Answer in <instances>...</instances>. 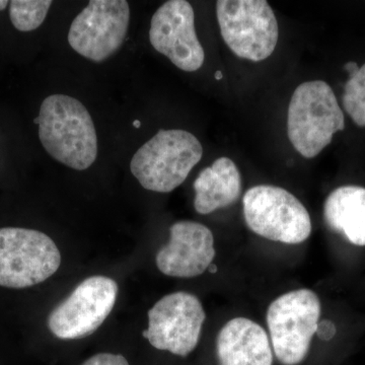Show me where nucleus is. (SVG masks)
Instances as JSON below:
<instances>
[{
	"mask_svg": "<svg viewBox=\"0 0 365 365\" xmlns=\"http://www.w3.org/2000/svg\"><path fill=\"white\" fill-rule=\"evenodd\" d=\"M316 334L319 339L331 340L336 335V327L334 325L333 322L329 321V319H324V321L319 322Z\"/></svg>",
	"mask_w": 365,
	"mask_h": 365,
	"instance_id": "nucleus-19",
	"label": "nucleus"
},
{
	"mask_svg": "<svg viewBox=\"0 0 365 365\" xmlns=\"http://www.w3.org/2000/svg\"><path fill=\"white\" fill-rule=\"evenodd\" d=\"M170 242L158 252L155 262L165 275L193 278L201 275L215 257V237L206 225L181 220L170 228Z\"/></svg>",
	"mask_w": 365,
	"mask_h": 365,
	"instance_id": "nucleus-12",
	"label": "nucleus"
},
{
	"mask_svg": "<svg viewBox=\"0 0 365 365\" xmlns=\"http://www.w3.org/2000/svg\"><path fill=\"white\" fill-rule=\"evenodd\" d=\"M194 207L200 215H209L232 205L242 193V176L237 165L228 158H220L201 170L195 182Z\"/></svg>",
	"mask_w": 365,
	"mask_h": 365,
	"instance_id": "nucleus-14",
	"label": "nucleus"
},
{
	"mask_svg": "<svg viewBox=\"0 0 365 365\" xmlns=\"http://www.w3.org/2000/svg\"><path fill=\"white\" fill-rule=\"evenodd\" d=\"M215 78L217 79V81H220V79L222 78V73L220 71H216L215 72Z\"/></svg>",
	"mask_w": 365,
	"mask_h": 365,
	"instance_id": "nucleus-23",
	"label": "nucleus"
},
{
	"mask_svg": "<svg viewBox=\"0 0 365 365\" xmlns=\"http://www.w3.org/2000/svg\"><path fill=\"white\" fill-rule=\"evenodd\" d=\"M216 353L220 365H272L270 338L252 319L235 318L228 321L216 339Z\"/></svg>",
	"mask_w": 365,
	"mask_h": 365,
	"instance_id": "nucleus-13",
	"label": "nucleus"
},
{
	"mask_svg": "<svg viewBox=\"0 0 365 365\" xmlns=\"http://www.w3.org/2000/svg\"><path fill=\"white\" fill-rule=\"evenodd\" d=\"M119 287L106 276L86 278L48 317L53 335L62 340L81 339L91 335L111 314Z\"/></svg>",
	"mask_w": 365,
	"mask_h": 365,
	"instance_id": "nucleus-9",
	"label": "nucleus"
},
{
	"mask_svg": "<svg viewBox=\"0 0 365 365\" xmlns=\"http://www.w3.org/2000/svg\"><path fill=\"white\" fill-rule=\"evenodd\" d=\"M130 21L125 0H91L72 21L68 43L85 58L103 62L122 47Z\"/></svg>",
	"mask_w": 365,
	"mask_h": 365,
	"instance_id": "nucleus-10",
	"label": "nucleus"
},
{
	"mask_svg": "<svg viewBox=\"0 0 365 365\" xmlns=\"http://www.w3.org/2000/svg\"><path fill=\"white\" fill-rule=\"evenodd\" d=\"M9 4V2L6 1V0H0V11H4Z\"/></svg>",
	"mask_w": 365,
	"mask_h": 365,
	"instance_id": "nucleus-22",
	"label": "nucleus"
},
{
	"mask_svg": "<svg viewBox=\"0 0 365 365\" xmlns=\"http://www.w3.org/2000/svg\"><path fill=\"white\" fill-rule=\"evenodd\" d=\"M345 118L337 98L323 81L297 86L288 107L287 133L297 153L306 158L317 157L344 130Z\"/></svg>",
	"mask_w": 365,
	"mask_h": 365,
	"instance_id": "nucleus-2",
	"label": "nucleus"
},
{
	"mask_svg": "<svg viewBox=\"0 0 365 365\" xmlns=\"http://www.w3.org/2000/svg\"><path fill=\"white\" fill-rule=\"evenodd\" d=\"M242 206L250 230L269 241L299 245L312 234L309 211L287 190L258 185L246 192Z\"/></svg>",
	"mask_w": 365,
	"mask_h": 365,
	"instance_id": "nucleus-5",
	"label": "nucleus"
},
{
	"mask_svg": "<svg viewBox=\"0 0 365 365\" xmlns=\"http://www.w3.org/2000/svg\"><path fill=\"white\" fill-rule=\"evenodd\" d=\"M39 138L50 157L76 170L88 169L98 157V136L88 109L76 98L55 93L43 101Z\"/></svg>",
	"mask_w": 365,
	"mask_h": 365,
	"instance_id": "nucleus-1",
	"label": "nucleus"
},
{
	"mask_svg": "<svg viewBox=\"0 0 365 365\" xmlns=\"http://www.w3.org/2000/svg\"><path fill=\"white\" fill-rule=\"evenodd\" d=\"M52 6L50 0H13L9 2V16L14 28L31 32L44 23Z\"/></svg>",
	"mask_w": 365,
	"mask_h": 365,
	"instance_id": "nucleus-16",
	"label": "nucleus"
},
{
	"mask_svg": "<svg viewBox=\"0 0 365 365\" xmlns=\"http://www.w3.org/2000/svg\"><path fill=\"white\" fill-rule=\"evenodd\" d=\"M202 155V145L194 134L160 130L136 151L130 170L144 189L170 193L185 182Z\"/></svg>",
	"mask_w": 365,
	"mask_h": 365,
	"instance_id": "nucleus-3",
	"label": "nucleus"
},
{
	"mask_svg": "<svg viewBox=\"0 0 365 365\" xmlns=\"http://www.w3.org/2000/svg\"><path fill=\"white\" fill-rule=\"evenodd\" d=\"M324 218L334 232L345 235L355 246H365V188L342 186L334 190L324 204Z\"/></svg>",
	"mask_w": 365,
	"mask_h": 365,
	"instance_id": "nucleus-15",
	"label": "nucleus"
},
{
	"mask_svg": "<svg viewBox=\"0 0 365 365\" xmlns=\"http://www.w3.org/2000/svg\"><path fill=\"white\" fill-rule=\"evenodd\" d=\"M359 66H357L356 62H348V63H346L344 66V69L346 71L349 73V76H353V74L355 73L357 71H359Z\"/></svg>",
	"mask_w": 365,
	"mask_h": 365,
	"instance_id": "nucleus-20",
	"label": "nucleus"
},
{
	"mask_svg": "<svg viewBox=\"0 0 365 365\" xmlns=\"http://www.w3.org/2000/svg\"><path fill=\"white\" fill-rule=\"evenodd\" d=\"M216 16L225 44L242 59L270 57L279 36L273 9L265 0H220Z\"/></svg>",
	"mask_w": 365,
	"mask_h": 365,
	"instance_id": "nucleus-7",
	"label": "nucleus"
},
{
	"mask_svg": "<svg viewBox=\"0 0 365 365\" xmlns=\"http://www.w3.org/2000/svg\"><path fill=\"white\" fill-rule=\"evenodd\" d=\"M83 365H129V364L122 355L98 353L83 362Z\"/></svg>",
	"mask_w": 365,
	"mask_h": 365,
	"instance_id": "nucleus-18",
	"label": "nucleus"
},
{
	"mask_svg": "<svg viewBox=\"0 0 365 365\" xmlns=\"http://www.w3.org/2000/svg\"><path fill=\"white\" fill-rule=\"evenodd\" d=\"M206 314L196 295L178 292L165 295L148 312L143 336L155 349L185 357L200 340Z\"/></svg>",
	"mask_w": 365,
	"mask_h": 365,
	"instance_id": "nucleus-8",
	"label": "nucleus"
},
{
	"mask_svg": "<svg viewBox=\"0 0 365 365\" xmlns=\"http://www.w3.org/2000/svg\"><path fill=\"white\" fill-rule=\"evenodd\" d=\"M61 254L39 230L0 228V287L21 289L44 282L56 273Z\"/></svg>",
	"mask_w": 365,
	"mask_h": 365,
	"instance_id": "nucleus-6",
	"label": "nucleus"
},
{
	"mask_svg": "<svg viewBox=\"0 0 365 365\" xmlns=\"http://www.w3.org/2000/svg\"><path fill=\"white\" fill-rule=\"evenodd\" d=\"M343 107L353 122L365 126V63L349 76L342 98Z\"/></svg>",
	"mask_w": 365,
	"mask_h": 365,
	"instance_id": "nucleus-17",
	"label": "nucleus"
},
{
	"mask_svg": "<svg viewBox=\"0 0 365 365\" xmlns=\"http://www.w3.org/2000/svg\"><path fill=\"white\" fill-rule=\"evenodd\" d=\"M322 307L313 290H294L280 295L268 307L271 346L278 361L297 365L306 359L317 333Z\"/></svg>",
	"mask_w": 365,
	"mask_h": 365,
	"instance_id": "nucleus-4",
	"label": "nucleus"
},
{
	"mask_svg": "<svg viewBox=\"0 0 365 365\" xmlns=\"http://www.w3.org/2000/svg\"><path fill=\"white\" fill-rule=\"evenodd\" d=\"M150 44L182 71L203 66L205 53L195 31V14L190 2L170 0L151 19Z\"/></svg>",
	"mask_w": 365,
	"mask_h": 365,
	"instance_id": "nucleus-11",
	"label": "nucleus"
},
{
	"mask_svg": "<svg viewBox=\"0 0 365 365\" xmlns=\"http://www.w3.org/2000/svg\"><path fill=\"white\" fill-rule=\"evenodd\" d=\"M207 270L210 273L215 274L216 272H217L218 268H217V266L215 265V264L212 263V264H211L210 266H209Z\"/></svg>",
	"mask_w": 365,
	"mask_h": 365,
	"instance_id": "nucleus-21",
	"label": "nucleus"
}]
</instances>
